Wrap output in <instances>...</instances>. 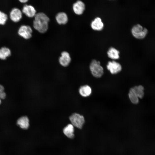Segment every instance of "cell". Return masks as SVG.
<instances>
[{"instance_id": "8992f818", "label": "cell", "mask_w": 155, "mask_h": 155, "mask_svg": "<svg viewBox=\"0 0 155 155\" xmlns=\"http://www.w3.org/2000/svg\"><path fill=\"white\" fill-rule=\"evenodd\" d=\"M106 67L112 74H115L119 73L122 69L121 65L115 61H109L106 65Z\"/></svg>"}, {"instance_id": "ffe728a7", "label": "cell", "mask_w": 155, "mask_h": 155, "mask_svg": "<svg viewBox=\"0 0 155 155\" xmlns=\"http://www.w3.org/2000/svg\"><path fill=\"white\" fill-rule=\"evenodd\" d=\"M7 19V15L0 10V24L4 25Z\"/></svg>"}, {"instance_id": "5bb4252c", "label": "cell", "mask_w": 155, "mask_h": 155, "mask_svg": "<svg viewBox=\"0 0 155 155\" xmlns=\"http://www.w3.org/2000/svg\"><path fill=\"white\" fill-rule=\"evenodd\" d=\"M64 134L68 138H73L74 137V128L73 126L71 124H69L63 129Z\"/></svg>"}, {"instance_id": "9a60e30c", "label": "cell", "mask_w": 155, "mask_h": 155, "mask_svg": "<svg viewBox=\"0 0 155 155\" xmlns=\"http://www.w3.org/2000/svg\"><path fill=\"white\" fill-rule=\"evenodd\" d=\"M91 88L88 85L82 86L79 89V92L82 96L86 97L90 96L92 93Z\"/></svg>"}, {"instance_id": "4fadbf2b", "label": "cell", "mask_w": 155, "mask_h": 155, "mask_svg": "<svg viewBox=\"0 0 155 155\" xmlns=\"http://www.w3.org/2000/svg\"><path fill=\"white\" fill-rule=\"evenodd\" d=\"M55 19L57 23L59 24H65L68 21L67 14L63 12L58 13L56 16Z\"/></svg>"}, {"instance_id": "52a82bcc", "label": "cell", "mask_w": 155, "mask_h": 155, "mask_svg": "<svg viewBox=\"0 0 155 155\" xmlns=\"http://www.w3.org/2000/svg\"><path fill=\"white\" fill-rule=\"evenodd\" d=\"M72 7L73 10L75 14L80 15L82 14L84 11L85 6L83 1L78 0L73 4Z\"/></svg>"}, {"instance_id": "7c38bea8", "label": "cell", "mask_w": 155, "mask_h": 155, "mask_svg": "<svg viewBox=\"0 0 155 155\" xmlns=\"http://www.w3.org/2000/svg\"><path fill=\"white\" fill-rule=\"evenodd\" d=\"M29 119L28 117L26 116H23L18 119L17 121V124L22 129H25L29 127Z\"/></svg>"}, {"instance_id": "7402d4cb", "label": "cell", "mask_w": 155, "mask_h": 155, "mask_svg": "<svg viewBox=\"0 0 155 155\" xmlns=\"http://www.w3.org/2000/svg\"><path fill=\"white\" fill-rule=\"evenodd\" d=\"M28 1L27 0H20L19 1L21 3H25L27 2Z\"/></svg>"}, {"instance_id": "d6986e66", "label": "cell", "mask_w": 155, "mask_h": 155, "mask_svg": "<svg viewBox=\"0 0 155 155\" xmlns=\"http://www.w3.org/2000/svg\"><path fill=\"white\" fill-rule=\"evenodd\" d=\"M128 96L130 100L132 103L136 104L138 103L139 98L130 89L128 93Z\"/></svg>"}, {"instance_id": "44dd1931", "label": "cell", "mask_w": 155, "mask_h": 155, "mask_svg": "<svg viewBox=\"0 0 155 155\" xmlns=\"http://www.w3.org/2000/svg\"><path fill=\"white\" fill-rule=\"evenodd\" d=\"M4 88L0 84V98L4 99L6 96V94L4 91Z\"/></svg>"}, {"instance_id": "9c48e42d", "label": "cell", "mask_w": 155, "mask_h": 155, "mask_svg": "<svg viewBox=\"0 0 155 155\" xmlns=\"http://www.w3.org/2000/svg\"><path fill=\"white\" fill-rule=\"evenodd\" d=\"M71 61V58L69 53L67 52L64 51L61 53V56L59 59L60 64L63 66H68Z\"/></svg>"}, {"instance_id": "8fae6325", "label": "cell", "mask_w": 155, "mask_h": 155, "mask_svg": "<svg viewBox=\"0 0 155 155\" xmlns=\"http://www.w3.org/2000/svg\"><path fill=\"white\" fill-rule=\"evenodd\" d=\"M104 26V24L99 17L95 18L91 23V28L95 30H101L103 29Z\"/></svg>"}, {"instance_id": "2e32d148", "label": "cell", "mask_w": 155, "mask_h": 155, "mask_svg": "<svg viewBox=\"0 0 155 155\" xmlns=\"http://www.w3.org/2000/svg\"><path fill=\"white\" fill-rule=\"evenodd\" d=\"M119 52L115 48L110 47L107 52L108 57L110 58L113 59H117L119 58Z\"/></svg>"}, {"instance_id": "5b68a950", "label": "cell", "mask_w": 155, "mask_h": 155, "mask_svg": "<svg viewBox=\"0 0 155 155\" xmlns=\"http://www.w3.org/2000/svg\"><path fill=\"white\" fill-rule=\"evenodd\" d=\"M32 29L29 26L22 25L19 29L18 34L25 39H29L31 37Z\"/></svg>"}, {"instance_id": "603a6c76", "label": "cell", "mask_w": 155, "mask_h": 155, "mask_svg": "<svg viewBox=\"0 0 155 155\" xmlns=\"http://www.w3.org/2000/svg\"><path fill=\"white\" fill-rule=\"evenodd\" d=\"M1 99L0 98V104H1Z\"/></svg>"}, {"instance_id": "6da1fadb", "label": "cell", "mask_w": 155, "mask_h": 155, "mask_svg": "<svg viewBox=\"0 0 155 155\" xmlns=\"http://www.w3.org/2000/svg\"><path fill=\"white\" fill-rule=\"evenodd\" d=\"M49 19L47 16L43 12L36 13L33 22L34 28L41 33H44L48 28Z\"/></svg>"}, {"instance_id": "ba28073f", "label": "cell", "mask_w": 155, "mask_h": 155, "mask_svg": "<svg viewBox=\"0 0 155 155\" xmlns=\"http://www.w3.org/2000/svg\"><path fill=\"white\" fill-rule=\"evenodd\" d=\"M22 17V13L18 8H14L12 9L10 13V17L11 20L13 22H19Z\"/></svg>"}, {"instance_id": "e0dca14e", "label": "cell", "mask_w": 155, "mask_h": 155, "mask_svg": "<svg viewBox=\"0 0 155 155\" xmlns=\"http://www.w3.org/2000/svg\"><path fill=\"white\" fill-rule=\"evenodd\" d=\"M130 89L139 98H142L144 95V87L142 85L135 86Z\"/></svg>"}, {"instance_id": "7a4b0ae2", "label": "cell", "mask_w": 155, "mask_h": 155, "mask_svg": "<svg viewBox=\"0 0 155 155\" xmlns=\"http://www.w3.org/2000/svg\"><path fill=\"white\" fill-rule=\"evenodd\" d=\"M90 69L92 75L96 78H100L104 73V69L99 61L95 59L92 60L90 63Z\"/></svg>"}, {"instance_id": "277c9868", "label": "cell", "mask_w": 155, "mask_h": 155, "mask_svg": "<svg viewBox=\"0 0 155 155\" xmlns=\"http://www.w3.org/2000/svg\"><path fill=\"white\" fill-rule=\"evenodd\" d=\"M69 119L73 126L80 129L82 128L85 123L84 118L82 115L74 113L70 116Z\"/></svg>"}, {"instance_id": "ac0fdd59", "label": "cell", "mask_w": 155, "mask_h": 155, "mask_svg": "<svg viewBox=\"0 0 155 155\" xmlns=\"http://www.w3.org/2000/svg\"><path fill=\"white\" fill-rule=\"evenodd\" d=\"M10 49L6 47H3L0 49V59L5 60L11 55Z\"/></svg>"}, {"instance_id": "3957f363", "label": "cell", "mask_w": 155, "mask_h": 155, "mask_svg": "<svg viewBox=\"0 0 155 155\" xmlns=\"http://www.w3.org/2000/svg\"><path fill=\"white\" fill-rule=\"evenodd\" d=\"M148 30L145 27H143L139 24H137L134 25L131 29L132 35L135 38L138 39L144 38L147 35Z\"/></svg>"}, {"instance_id": "30bf717a", "label": "cell", "mask_w": 155, "mask_h": 155, "mask_svg": "<svg viewBox=\"0 0 155 155\" xmlns=\"http://www.w3.org/2000/svg\"><path fill=\"white\" fill-rule=\"evenodd\" d=\"M22 11L26 16L30 18L34 17L36 13V11L33 6L26 4L24 6Z\"/></svg>"}]
</instances>
